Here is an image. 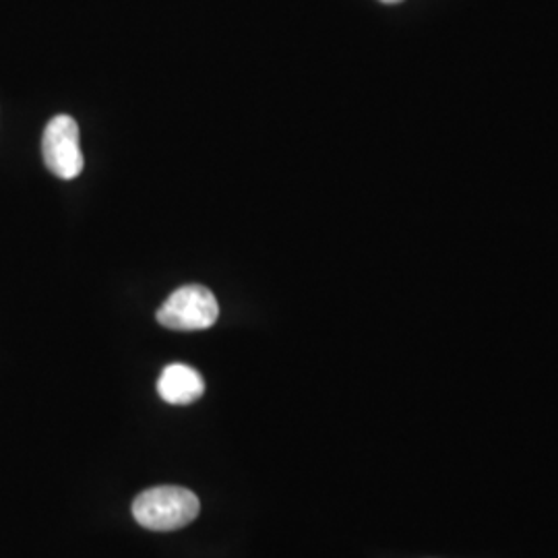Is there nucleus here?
<instances>
[{
  "label": "nucleus",
  "mask_w": 558,
  "mask_h": 558,
  "mask_svg": "<svg viewBox=\"0 0 558 558\" xmlns=\"http://www.w3.org/2000/svg\"><path fill=\"white\" fill-rule=\"evenodd\" d=\"M218 317V299L203 286H182L174 290L156 313L161 327L174 331H203L214 327Z\"/></svg>",
  "instance_id": "nucleus-2"
},
{
  "label": "nucleus",
  "mask_w": 558,
  "mask_h": 558,
  "mask_svg": "<svg viewBox=\"0 0 558 558\" xmlns=\"http://www.w3.org/2000/svg\"><path fill=\"white\" fill-rule=\"evenodd\" d=\"M380 2H385V4H398L401 0H380Z\"/></svg>",
  "instance_id": "nucleus-5"
},
{
  "label": "nucleus",
  "mask_w": 558,
  "mask_h": 558,
  "mask_svg": "<svg viewBox=\"0 0 558 558\" xmlns=\"http://www.w3.org/2000/svg\"><path fill=\"white\" fill-rule=\"evenodd\" d=\"M199 497L182 486L143 490L133 502V518L151 532H174L199 515Z\"/></svg>",
  "instance_id": "nucleus-1"
},
{
  "label": "nucleus",
  "mask_w": 558,
  "mask_h": 558,
  "mask_svg": "<svg viewBox=\"0 0 558 558\" xmlns=\"http://www.w3.org/2000/svg\"><path fill=\"white\" fill-rule=\"evenodd\" d=\"M158 393L170 405H189L203 398L205 380L193 366L177 362L161 371Z\"/></svg>",
  "instance_id": "nucleus-4"
},
{
  "label": "nucleus",
  "mask_w": 558,
  "mask_h": 558,
  "mask_svg": "<svg viewBox=\"0 0 558 558\" xmlns=\"http://www.w3.org/2000/svg\"><path fill=\"white\" fill-rule=\"evenodd\" d=\"M41 154L46 168L62 180H73L83 172V151L80 143V124L75 119L59 114L46 124L41 137Z\"/></svg>",
  "instance_id": "nucleus-3"
}]
</instances>
